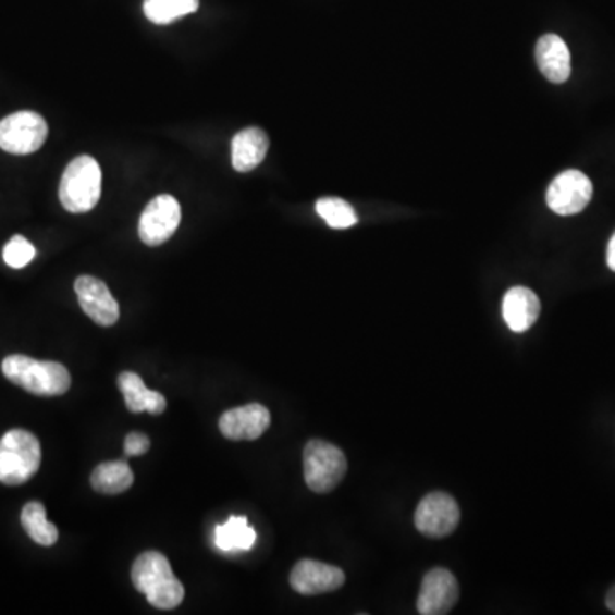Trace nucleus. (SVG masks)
I'll return each instance as SVG.
<instances>
[{
  "label": "nucleus",
  "instance_id": "nucleus-1",
  "mask_svg": "<svg viewBox=\"0 0 615 615\" xmlns=\"http://www.w3.org/2000/svg\"><path fill=\"white\" fill-rule=\"evenodd\" d=\"M132 583L156 608H176L185 599V588L173 575L170 561L161 552H143L132 566Z\"/></svg>",
  "mask_w": 615,
  "mask_h": 615
},
{
  "label": "nucleus",
  "instance_id": "nucleus-2",
  "mask_svg": "<svg viewBox=\"0 0 615 615\" xmlns=\"http://www.w3.org/2000/svg\"><path fill=\"white\" fill-rule=\"evenodd\" d=\"M2 373L14 385L40 397H59L71 389V373L56 361H38L12 354L2 361Z\"/></svg>",
  "mask_w": 615,
  "mask_h": 615
},
{
  "label": "nucleus",
  "instance_id": "nucleus-3",
  "mask_svg": "<svg viewBox=\"0 0 615 615\" xmlns=\"http://www.w3.org/2000/svg\"><path fill=\"white\" fill-rule=\"evenodd\" d=\"M41 464L40 441L26 429H11L0 440V482L21 485L28 482Z\"/></svg>",
  "mask_w": 615,
  "mask_h": 615
},
{
  "label": "nucleus",
  "instance_id": "nucleus-4",
  "mask_svg": "<svg viewBox=\"0 0 615 615\" xmlns=\"http://www.w3.org/2000/svg\"><path fill=\"white\" fill-rule=\"evenodd\" d=\"M60 202L69 212L81 214L95 209L101 197V168L91 156H79L65 168L60 180Z\"/></svg>",
  "mask_w": 615,
  "mask_h": 615
},
{
  "label": "nucleus",
  "instance_id": "nucleus-5",
  "mask_svg": "<svg viewBox=\"0 0 615 615\" xmlns=\"http://www.w3.org/2000/svg\"><path fill=\"white\" fill-rule=\"evenodd\" d=\"M303 470L306 485L318 494L334 491L346 477L347 458L337 446L329 441L311 440L303 452Z\"/></svg>",
  "mask_w": 615,
  "mask_h": 615
},
{
  "label": "nucleus",
  "instance_id": "nucleus-6",
  "mask_svg": "<svg viewBox=\"0 0 615 615\" xmlns=\"http://www.w3.org/2000/svg\"><path fill=\"white\" fill-rule=\"evenodd\" d=\"M48 125L40 113L17 112L0 120V149L11 155H32L47 140Z\"/></svg>",
  "mask_w": 615,
  "mask_h": 615
},
{
  "label": "nucleus",
  "instance_id": "nucleus-7",
  "mask_svg": "<svg viewBox=\"0 0 615 615\" xmlns=\"http://www.w3.org/2000/svg\"><path fill=\"white\" fill-rule=\"evenodd\" d=\"M460 521L457 501L446 492H431L417 506L414 524L429 539H443L455 532Z\"/></svg>",
  "mask_w": 615,
  "mask_h": 615
},
{
  "label": "nucleus",
  "instance_id": "nucleus-8",
  "mask_svg": "<svg viewBox=\"0 0 615 615\" xmlns=\"http://www.w3.org/2000/svg\"><path fill=\"white\" fill-rule=\"evenodd\" d=\"M593 185L585 173L578 170L563 171L552 180L548 188L549 209L559 216H573L583 211L590 204Z\"/></svg>",
  "mask_w": 615,
  "mask_h": 615
},
{
  "label": "nucleus",
  "instance_id": "nucleus-9",
  "mask_svg": "<svg viewBox=\"0 0 615 615\" xmlns=\"http://www.w3.org/2000/svg\"><path fill=\"white\" fill-rule=\"evenodd\" d=\"M182 209L179 200L171 195H158L147 204L139 221V236L146 245L159 246L167 243L180 226Z\"/></svg>",
  "mask_w": 615,
  "mask_h": 615
},
{
  "label": "nucleus",
  "instance_id": "nucleus-10",
  "mask_svg": "<svg viewBox=\"0 0 615 615\" xmlns=\"http://www.w3.org/2000/svg\"><path fill=\"white\" fill-rule=\"evenodd\" d=\"M460 599L457 578L445 568H434L425 576L417 599V612L421 615L448 614Z\"/></svg>",
  "mask_w": 615,
  "mask_h": 615
},
{
  "label": "nucleus",
  "instance_id": "nucleus-11",
  "mask_svg": "<svg viewBox=\"0 0 615 615\" xmlns=\"http://www.w3.org/2000/svg\"><path fill=\"white\" fill-rule=\"evenodd\" d=\"M77 299L84 313L101 327H112L119 322L120 308L107 284L93 275H81L74 284Z\"/></svg>",
  "mask_w": 615,
  "mask_h": 615
},
{
  "label": "nucleus",
  "instance_id": "nucleus-12",
  "mask_svg": "<svg viewBox=\"0 0 615 615\" xmlns=\"http://www.w3.org/2000/svg\"><path fill=\"white\" fill-rule=\"evenodd\" d=\"M290 583L299 595L335 592L346 583V575L337 566L320 561L303 559L291 571Z\"/></svg>",
  "mask_w": 615,
  "mask_h": 615
},
{
  "label": "nucleus",
  "instance_id": "nucleus-13",
  "mask_svg": "<svg viewBox=\"0 0 615 615\" xmlns=\"http://www.w3.org/2000/svg\"><path fill=\"white\" fill-rule=\"evenodd\" d=\"M270 426V413L262 404H248L226 410L219 419V431L233 441H254Z\"/></svg>",
  "mask_w": 615,
  "mask_h": 615
},
{
  "label": "nucleus",
  "instance_id": "nucleus-14",
  "mask_svg": "<svg viewBox=\"0 0 615 615\" xmlns=\"http://www.w3.org/2000/svg\"><path fill=\"white\" fill-rule=\"evenodd\" d=\"M537 65L545 79L563 84L571 76V53L568 45L557 35L542 36L536 47Z\"/></svg>",
  "mask_w": 615,
  "mask_h": 615
},
{
  "label": "nucleus",
  "instance_id": "nucleus-15",
  "mask_svg": "<svg viewBox=\"0 0 615 615\" xmlns=\"http://www.w3.org/2000/svg\"><path fill=\"white\" fill-rule=\"evenodd\" d=\"M540 315V299L528 287H512L503 298L504 322L513 332H527Z\"/></svg>",
  "mask_w": 615,
  "mask_h": 615
},
{
  "label": "nucleus",
  "instance_id": "nucleus-16",
  "mask_svg": "<svg viewBox=\"0 0 615 615\" xmlns=\"http://www.w3.org/2000/svg\"><path fill=\"white\" fill-rule=\"evenodd\" d=\"M269 137L258 127H248L238 132L231 143V161L239 173L255 170L266 159L269 151Z\"/></svg>",
  "mask_w": 615,
  "mask_h": 615
},
{
  "label": "nucleus",
  "instance_id": "nucleus-17",
  "mask_svg": "<svg viewBox=\"0 0 615 615\" xmlns=\"http://www.w3.org/2000/svg\"><path fill=\"white\" fill-rule=\"evenodd\" d=\"M119 389L131 413H149L152 416H159L167 410V398L155 390L146 389L143 378L137 373H132V371L120 373Z\"/></svg>",
  "mask_w": 615,
  "mask_h": 615
},
{
  "label": "nucleus",
  "instance_id": "nucleus-18",
  "mask_svg": "<svg viewBox=\"0 0 615 615\" xmlns=\"http://www.w3.org/2000/svg\"><path fill=\"white\" fill-rule=\"evenodd\" d=\"M214 542L223 552L250 551L257 542V532L246 516H230L226 524L216 527Z\"/></svg>",
  "mask_w": 615,
  "mask_h": 615
},
{
  "label": "nucleus",
  "instance_id": "nucleus-19",
  "mask_svg": "<svg viewBox=\"0 0 615 615\" xmlns=\"http://www.w3.org/2000/svg\"><path fill=\"white\" fill-rule=\"evenodd\" d=\"M134 484V473L127 462H104L91 473V485L101 494H122Z\"/></svg>",
  "mask_w": 615,
  "mask_h": 615
},
{
  "label": "nucleus",
  "instance_id": "nucleus-20",
  "mask_svg": "<svg viewBox=\"0 0 615 615\" xmlns=\"http://www.w3.org/2000/svg\"><path fill=\"white\" fill-rule=\"evenodd\" d=\"M21 524L36 544L44 545V548H50L59 539V530L56 525L47 520V509L38 501H32L24 506L21 513Z\"/></svg>",
  "mask_w": 615,
  "mask_h": 615
},
{
  "label": "nucleus",
  "instance_id": "nucleus-21",
  "mask_svg": "<svg viewBox=\"0 0 615 615\" xmlns=\"http://www.w3.org/2000/svg\"><path fill=\"white\" fill-rule=\"evenodd\" d=\"M199 9V0H144V14L155 24H170Z\"/></svg>",
  "mask_w": 615,
  "mask_h": 615
},
{
  "label": "nucleus",
  "instance_id": "nucleus-22",
  "mask_svg": "<svg viewBox=\"0 0 615 615\" xmlns=\"http://www.w3.org/2000/svg\"><path fill=\"white\" fill-rule=\"evenodd\" d=\"M317 212L334 230H347L358 223V214L354 211L353 206L335 197H323L318 200Z\"/></svg>",
  "mask_w": 615,
  "mask_h": 615
},
{
  "label": "nucleus",
  "instance_id": "nucleus-23",
  "mask_svg": "<svg viewBox=\"0 0 615 615\" xmlns=\"http://www.w3.org/2000/svg\"><path fill=\"white\" fill-rule=\"evenodd\" d=\"M2 257L12 269H23L36 257V248L24 236H12L11 242L4 246Z\"/></svg>",
  "mask_w": 615,
  "mask_h": 615
},
{
  "label": "nucleus",
  "instance_id": "nucleus-24",
  "mask_svg": "<svg viewBox=\"0 0 615 615\" xmlns=\"http://www.w3.org/2000/svg\"><path fill=\"white\" fill-rule=\"evenodd\" d=\"M123 448H125V457H139V455H144V453L149 452V448H151V441H149V438H147L146 434L134 431V433H131L127 438H125V445H123Z\"/></svg>",
  "mask_w": 615,
  "mask_h": 615
},
{
  "label": "nucleus",
  "instance_id": "nucleus-25",
  "mask_svg": "<svg viewBox=\"0 0 615 615\" xmlns=\"http://www.w3.org/2000/svg\"><path fill=\"white\" fill-rule=\"evenodd\" d=\"M607 266L608 269L615 272V233L612 235L611 242L607 246Z\"/></svg>",
  "mask_w": 615,
  "mask_h": 615
},
{
  "label": "nucleus",
  "instance_id": "nucleus-26",
  "mask_svg": "<svg viewBox=\"0 0 615 615\" xmlns=\"http://www.w3.org/2000/svg\"><path fill=\"white\" fill-rule=\"evenodd\" d=\"M605 604H607V607L611 608V611L615 614V585L611 588V590H608L607 599H605Z\"/></svg>",
  "mask_w": 615,
  "mask_h": 615
}]
</instances>
